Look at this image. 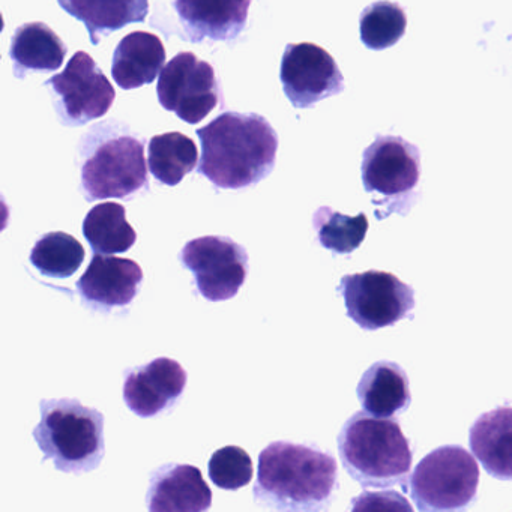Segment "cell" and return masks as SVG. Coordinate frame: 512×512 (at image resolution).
<instances>
[{
	"mask_svg": "<svg viewBox=\"0 0 512 512\" xmlns=\"http://www.w3.org/2000/svg\"><path fill=\"white\" fill-rule=\"evenodd\" d=\"M202 145L200 175L223 190H241L271 175L278 136L256 113L226 112L196 131Z\"/></svg>",
	"mask_w": 512,
	"mask_h": 512,
	"instance_id": "obj_1",
	"label": "cell"
},
{
	"mask_svg": "<svg viewBox=\"0 0 512 512\" xmlns=\"http://www.w3.org/2000/svg\"><path fill=\"white\" fill-rule=\"evenodd\" d=\"M337 475L332 455L311 446L274 442L260 452L254 499L277 511H320L331 502Z\"/></svg>",
	"mask_w": 512,
	"mask_h": 512,
	"instance_id": "obj_2",
	"label": "cell"
},
{
	"mask_svg": "<svg viewBox=\"0 0 512 512\" xmlns=\"http://www.w3.org/2000/svg\"><path fill=\"white\" fill-rule=\"evenodd\" d=\"M338 451L344 469L362 487H392L412 469V449L400 425L358 412L343 425Z\"/></svg>",
	"mask_w": 512,
	"mask_h": 512,
	"instance_id": "obj_3",
	"label": "cell"
},
{
	"mask_svg": "<svg viewBox=\"0 0 512 512\" xmlns=\"http://www.w3.org/2000/svg\"><path fill=\"white\" fill-rule=\"evenodd\" d=\"M41 419L34 428L44 460L65 473L97 469L106 454L104 415L76 398L41 401Z\"/></svg>",
	"mask_w": 512,
	"mask_h": 512,
	"instance_id": "obj_4",
	"label": "cell"
},
{
	"mask_svg": "<svg viewBox=\"0 0 512 512\" xmlns=\"http://www.w3.org/2000/svg\"><path fill=\"white\" fill-rule=\"evenodd\" d=\"M82 188L86 200L128 199L149 187L145 143L134 134L100 133L86 140Z\"/></svg>",
	"mask_w": 512,
	"mask_h": 512,
	"instance_id": "obj_5",
	"label": "cell"
},
{
	"mask_svg": "<svg viewBox=\"0 0 512 512\" xmlns=\"http://www.w3.org/2000/svg\"><path fill=\"white\" fill-rule=\"evenodd\" d=\"M361 170L365 191L373 194L377 220L392 212L407 214L421 176V154L415 145L401 137L377 136L364 151Z\"/></svg>",
	"mask_w": 512,
	"mask_h": 512,
	"instance_id": "obj_6",
	"label": "cell"
},
{
	"mask_svg": "<svg viewBox=\"0 0 512 512\" xmlns=\"http://www.w3.org/2000/svg\"><path fill=\"white\" fill-rule=\"evenodd\" d=\"M479 467L461 446L434 449L410 478V494L419 511H460L475 500Z\"/></svg>",
	"mask_w": 512,
	"mask_h": 512,
	"instance_id": "obj_7",
	"label": "cell"
},
{
	"mask_svg": "<svg viewBox=\"0 0 512 512\" xmlns=\"http://www.w3.org/2000/svg\"><path fill=\"white\" fill-rule=\"evenodd\" d=\"M338 292L343 296L347 316L365 331L395 325L415 308L412 287L389 272L344 275Z\"/></svg>",
	"mask_w": 512,
	"mask_h": 512,
	"instance_id": "obj_8",
	"label": "cell"
},
{
	"mask_svg": "<svg viewBox=\"0 0 512 512\" xmlns=\"http://www.w3.org/2000/svg\"><path fill=\"white\" fill-rule=\"evenodd\" d=\"M46 86L52 89L56 112L67 127H82L97 121L115 103V88L85 52H77L61 74L47 80Z\"/></svg>",
	"mask_w": 512,
	"mask_h": 512,
	"instance_id": "obj_9",
	"label": "cell"
},
{
	"mask_svg": "<svg viewBox=\"0 0 512 512\" xmlns=\"http://www.w3.org/2000/svg\"><path fill=\"white\" fill-rule=\"evenodd\" d=\"M157 95L163 109L196 125L220 104L221 89L209 62L193 53H179L161 71Z\"/></svg>",
	"mask_w": 512,
	"mask_h": 512,
	"instance_id": "obj_10",
	"label": "cell"
},
{
	"mask_svg": "<svg viewBox=\"0 0 512 512\" xmlns=\"http://www.w3.org/2000/svg\"><path fill=\"white\" fill-rule=\"evenodd\" d=\"M179 259L193 272L200 295L211 302L235 298L248 274L247 250L226 236L193 239Z\"/></svg>",
	"mask_w": 512,
	"mask_h": 512,
	"instance_id": "obj_11",
	"label": "cell"
},
{
	"mask_svg": "<svg viewBox=\"0 0 512 512\" xmlns=\"http://www.w3.org/2000/svg\"><path fill=\"white\" fill-rule=\"evenodd\" d=\"M284 94L295 109H310L344 91V77L335 59L313 43L289 44L280 70Z\"/></svg>",
	"mask_w": 512,
	"mask_h": 512,
	"instance_id": "obj_12",
	"label": "cell"
},
{
	"mask_svg": "<svg viewBox=\"0 0 512 512\" xmlns=\"http://www.w3.org/2000/svg\"><path fill=\"white\" fill-rule=\"evenodd\" d=\"M187 371L179 362L158 358L125 376L124 401L140 418H152L172 407L184 394Z\"/></svg>",
	"mask_w": 512,
	"mask_h": 512,
	"instance_id": "obj_13",
	"label": "cell"
},
{
	"mask_svg": "<svg viewBox=\"0 0 512 512\" xmlns=\"http://www.w3.org/2000/svg\"><path fill=\"white\" fill-rule=\"evenodd\" d=\"M142 281V268L133 260L95 254L77 281V290L91 307L112 310L133 302Z\"/></svg>",
	"mask_w": 512,
	"mask_h": 512,
	"instance_id": "obj_14",
	"label": "cell"
},
{
	"mask_svg": "<svg viewBox=\"0 0 512 512\" xmlns=\"http://www.w3.org/2000/svg\"><path fill=\"white\" fill-rule=\"evenodd\" d=\"M253 0H175L176 13L193 43L235 40L247 25Z\"/></svg>",
	"mask_w": 512,
	"mask_h": 512,
	"instance_id": "obj_15",
	"label": "cell"
},
{
	"mask_svg": "<svg viewBox=\"0 0 512 512\" xmlns=\"http://www.w3.org/2000/svg\"><path fill=\"white\" fill-rule=\"evenodd\" d=\"M146 500L152 512L208 511L212 491L197 467L167 464L152 475Z\"/></svg>",
	"mask_w": 512,
	"mask_h": 512,
	"instance_id": "obj_16",
	"label": "cell"
},
{
	"mask_svg": "<svg viewBox=\"0 0 512 512\" xmlns=\"http://www.w3.org/2000/svg\"><path fill=\"white\" fill-rule=\"evenodd\" d=\"M166 49L157 35L133 32L113 53L112 76L124 91L151 85L166 67Z\"/></svg>",
	"mask_w": 512,
	"mask_h": 512,
	"instance_id": "obj_17",
	"label": "cell"
},
{
	"mask_svg": "<svg viewBox=\"0 0 512 512\" xmlns=\"http://www.w3.org/2000/svg\"><path fill=\"white\" fill-rule=\"evenodd\" d=\"M470 449L497 479H512V407L503 406L476 419L469 433Z\"/></svg>",
	"mask_w": 512,
	"mask_h": 512,
	"instance_id": "obj_18",
	"label": "cell"
},
{
	"mask_svg": "<svg viewBox=\"0 0 512 512\" xmlns=\"http://www.w3.org/2000/svg\"><path fill=\"white\" fill-rule=\"evenodd\" d=\"M67 53L64 41L46 23H25L17 28L11 40L10 58L14 64V76L25 79L31 71H58Z\"/></svg>",
	"mask_w": 512,
	"mask_h": 512,
	"instance_id": "obj_19",
	"label": "cell"
},
{
	"mask_svg": "<svg viewBox=\"0 0 512 512\" xmlns=\"http://www.w3.org/2000/svg\"><path fill=\"white\" fill-rule=\"evenodd\" d=\"M58 4L86 26L94 46L104 35L145 22L149 14V0H58Z\"/></svg>",
	"mask_w": 512,
	"mask_h": 512,
	"instance_id": "obj_20",
	"label": "cell"
},
{
	"mask_svg": "<svg viewBox=\"0 0 512 512\" xmlns=\"http://www.w3.org/2000/svg\"><path fill=\"white\" fill-rule=\"evenodd\" d=\"M359 401L365 412L377 418H392L410 404L409 379L395 362H376L359 380Z\"/></svg>",
	"mask_w": 512,
	"mask_h": 512,
	"instance_id": "obj_21",
	"label": "cell"
},
{
	"mask_svg": "<svg viewBox=\"0 0 512 512\" xmlns=\"http://www.w3.org/2000/svg\"><path fill=\"white\" fill-rule=\"evenodd\" d=\"M127 211L119 203L95 206L83 221V235L95 254L127 253L137 241L136 230L127 221Z\"/></svg>",
	"mask_w": 512,
	"mask_h": 512,
	"instance_id": "obj_22",
	"label": "cell"
},
{
	"mask_svg": "<svg viewBox=\"0 0 512 512\" xmlns=\"http://www.w3.org/2000/svg\"><path fill=\"white\" fill-rule=\"evenodd\" d=\"M199 163L196 143L182 133H164L152 137L148 146V166L161 184L175 187L193 172Z\"/></svg>",
	"mask_w": 512,
	"mask_h": 512,
	"instance_id": "obj_23",
	"label": "cell"
},
{
	"mask_svg": "<svg viewBox=\"0 0 512 512\" xmlns=\"http://www.w3.org/2000/svg\"><path fill=\"white\" fill-rule=\"evenodd\" d=\"M85 248L74 236L50 232L35 242L31 263L46 277L70 278L85 262Z\"/></svg>",
	"mask_w": 512,
	"mask_h": 512,
	"instance_id": "obj_24",
	"label": "cell"
},
{
	"mask_svg": "<svg viewBox=\"0 0 512 512\" xmlns=\"http://www.w3.org/2000/svg\"><path fill=\"white\" fill-rule=\"evenodd\" d=\"M313 226L322 247L332 253L350 254L364 242L368 220L365 214L349 217L322 206L314 214Z\"/></svg>",
	"mask_w": 512,
	"mask_h": 512,
	"instance_id": "obj_25",
	"label": "cell"
},
{
	"mask_svg": "<svg viewBox=\"0 0 512 512\" xmlns=\"http://www.w3.org/2000/svg\"><path fill=\"white\" fill-rule=\"evenodd\" d=\"M407 17L394 2L380 0L362 11L359 17L361 40L370 50H386L395 46L406 34Z\"/></svg>",
	"mask_w": 512,
	"mask_h": 512,
	"instance_id": "obj_26",
	"label": "cell"
},
{
	"mask_svg": "<svg viewBox=\"0 0 512 512\" xmlns=\"http://www.w3.org/2000/svg\"><path fill=\"white\" fill-rule=\"evenodd\" d=\"M209 478L221 490L236 491L253 479V460L239 446H224L209 460Z\"/></svg>",
	"mask_w": 512,
	"mask_h": 512,
	"instance_id": "obj_27",
	"label": "cell"
}]
</instances>
